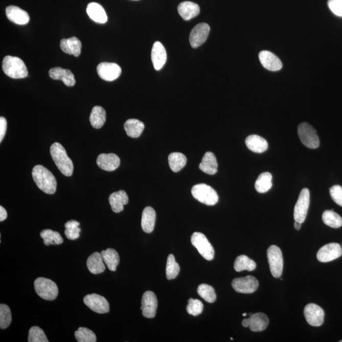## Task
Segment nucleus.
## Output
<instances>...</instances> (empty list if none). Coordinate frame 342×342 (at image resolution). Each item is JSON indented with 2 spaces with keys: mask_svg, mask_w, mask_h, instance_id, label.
<instances>
[{
  "mask_svg": "<svg viewBox=\"0 0 342 342\" xmlns=\"http://www.w3.org/2000/svg\"><path fill=\"white\" fill-rule=\"evenodd\" d=\"M33 178L38 187L47 194H54L57 190V180L49 169L37 165L32 171Z\"/></svg>",
  "mask_w": 342,
  "mask_h": 342,
  "instance_id": "1",
  "label": "nucleus"
},
{
  "mask_svg": "<svg viewBox=\"0 0 342 342\" xmlns=\"http://www.w3.org/2000/svg\"><path fill=\"white\" fill-rule=\"evenodd\" d=\"M50 154L60 171L65 176H71L73 173V161L69 157L67 152L59 143H54L50 147Z\"/></svg>",
  "mask_w": 342,
  "mask_h": 342,
  "instance_id": "2",
  "label": "nucleus"
},
{
  "mask_svg": "<svg viewBox=\"0 0 342 342\" xmlns=\"http://www.w3.org/2000/svg\"><path fill=\"white\" fill-rule=\"evenodd\" d=\"M3 71L7 76L13 79L25 78L28 76L27 67L20 58L7 56L3 60Z\"/></svg>",
  "mask_w": 342,
  "mask_h": 342,
  "instance_id": "3",
  "label": "nucleus"
},
{
  "mask_svg": "<svg viewBox=\"0 0 342 342\" xmlns=\"http://www.w3.org/2000/svg\"><path fill=\"white\" fill-rule=\"evenodd\" d=\"M34 289L41 298L46 301H54L58 294V286L51 280L45 278H38L34 281Z\"/></svg>",
  "mask_w": 342,
  "mask_h": 342,
  "instance_id": "4",
  "label": "nucleus"
},
{
  "mask_svg": "<svg viewBox=\"0 0 342 342\" xmlns=\"http://www.w3.org/2000/svg\"><path fill=\"white\" fill-rule=\"evenodd\" d=\"M192 194L196 200L207 206H214L218 202V195L213 188L208 185H195L192 188Z\"/></svg>",
  "mask_w": 342,
  "mask_h": 342,
  "instance_id": "5",
  "label": "nucleus"
},
{
  "mask_svg": "<svg viewBox=\"0 0 342 342\" xmlns=\"http://www.w3.org/2000/svg\"><path fill=\"white\" fill-rule=\"evenodd\" d=\"M298 135L304 146L310 149H315L320 147V139L317 132L311 124L302 123L298 127Z\"/></svg>",
  "mask_w": 342,
  "mask_h": 342,
  "instance_id": "6",
  "label": "nucleus"
},
{
  "mask_svg": "<svg viewBox=\"0 0 342 342\" xmlns=\"http://www.w3.org/2000/svg\"><path fill=\"white\" fill-rule=\"evenodd\" d=\"M270 271L273 277L279 278L282 277L283 269V258L282 250L278 246L271 245L267 249Z\"/></svg>",
  "mask_w": 342,
  "mask_h": 342,
  "instance_id": "7",
  "label": "nucleus"
},
{
  "mask_svg": "<svg viewBox=\"0 0 342 342\" xmlns=\"http://www.w3.org/2000/svg\"><path fill=\"white\" fill-rule=\"evenodd\" d=\"M191 242L197 249L198 253L208 261H212L214 257L213 245L203 233L195 232L191 237Z\"/></svg>",
  "mask_w": 342,
  "mask_h": 342,
  "instance_id": "8",
  "label": "nucleus"
},
{
  "mask_svg": "<svg viewBox=\"0 0 342 342\" xmlns=\"http://www.w3.org/2000/svg\"><path fill=\"white\" fill-rule=\"evenodd\" d=\"M310 204V192L307 188H304L300 193L298 201L294 209L293 217L295 221L303 223L306 219Z\"/></svg>",
  "mask_w": 342,
  "mask_h": 342,
  "instance_id": "9",
  "label": "nucleus"
},
{
  "mask_svg": "<svg viewBox=\"0 0 342 342\" xmlns=\"http://www.w3.org/2000/svg\"><path fill=\"white\" fill-rule=\"evenodd\" d=\"M84 303L93 311L99 314H105L110 311V305L107 300L99 294H89L84 297Z\"/></svg>",
  "mask_w": 342,
  "mask_h": 342,
  "instance_id": "10",
  "label": "nucleus"
},
{
  "mask_svg": "<svg viewBox=\"0 0 342 342\" xmlns=\"http://www.w3.org/2000/svg\"><path fill=\"white\" fill-rule=\"evenodd\" d=\"M232 287L238 293H253L258 289L259 282L253 276L237 278L233 280Z\"/></svg>",
  "mask_w": 342,
  "mask_h": 342,
  "instance_id": "11",
  "label": "nucleus"
},
{
  "mask_svg": "<svg viewBox=\"0 0 342 342\" xmlns=\"http://www.w3.org/2000/svg\"><path fill=\"white\" fill-rule=\"evenodd\" d=\"M304 314L307 322L312 327H320L324 322L325 312L316 304H307L305 307Z\"/></svg>",
  "mask_w": 342,
  "mask_h": 342,
  "instance_id": "12",
  "label": "nucleus"
},
{
  "mask_svg": "<svg viewBox=\"0 0 342 342\" xmlns=\"http://www.w3.org/2000/svg\"><path fill=\"white\" fill-rule=\"evenodd\" d=\"M211 28L208 24L200 23L195 26L190 34V43L193 49L203 44L208 39Z\"/></svg>",
  "mask_w": 342,
  "mask_h": 342,
  "instance_id": "13",
  "label": "nucleus"
},
{
  "mask_svg": "<svg viewBox=\"0 0 342 342\" xmlns=\"http://www.w3.org/2000/svg\"><path fill=\"white\" fill-rule=\"evenodd\" d=\"M269 319L267 315L262 312L256 314H249L247 319L243 320L242 325L243 327L250 328V330L254 332L262 331L268 327Z\"/></svg>",
  "mask_w": 342,
  "mask_h": 342,
  "instance_id": "14",
  "label": "nucleus"
},
{
  "mask_svg": "<svg viewBox=\"0 0 342 342\" xmlns=\"http://www.w3.org/2000/svg\"><path fill=\"white\" fill-rule=\"evenodd\" d=\"M341 255L342 248L340 244L330 243L320 249L317 254V258L321 262H328L339 258Z\"/></svg>",
  "mask_w": 342,
  "mask_h": 342,
  "instance_id": "15",
  "label": "nucleus"
},
{
  "mask_svg": "<svg viewBox=\"0 0 342 342\" xmlns=\"http://www.w3.org/2000/svg\"><path fill=\"white\" fill-rule=\"evenodd\" d=\"M97 73L103 80L113 81L120 77L122 70L117 63L102 62L98 65Z\"/></svg>",
  "mask_w": 342,
  "mask_h": 342,
  "instance_id": "16",
  "label": "nucleus"
},
{
  "mask_svg": "<svg viewBox=\"0 0 342 342\" xmlns=\"http://www.w3.org/2000/svg\"><path fill=\"white\" fill-rule=\"evenodd\" d=\"M158 306L157 296L152 291H147L143 294L142 300V313L147 318H153L156 315Z\"/></svg>",
  "mask_w": 342,
  "mask_h": 342,
  "instance_id": "17",
  "label": "nucleus"
},
{
  "mask_svg": "<svg viewBox=\"0 0 342 342\" xmlns=\"http://www.w3.org/2000/svg\"><path fill=\"white\" fill-rule=\"evenodd\" d=\"M152 61L156 71H160L163 69L167 61V52L164 45L159 41L155 42L153 45Z\"/></svg>",
  "mask_w": 342,
  "mask_h": 342,
  "instance_id": "18",
  "label": "nucleus"
},
{
  "mask_svg": "<svg viewBox=\"0 0 342 342\" xmlns=\"http://www.w3.org/2000/svg\"><path fill=\"white\" fill-rule=\"evenodd\" d=\"M97 163L100 169L106 171H113L120 166V158L114 153H102L97 158Z\"/></svg>",
  "mask_w": 342,
  "mask_h": 342,
  "instance_id": "19",
  "label": "nucleus"
},
{
  "mask_svg": "<svg viewBox=\"0 0 342 342\" xmlns=\"http://www.w3.org/2000/svg\"><path fill=\"white\" fill-rule=\"evenodd\" d=\"M260 62L264 68L270 71H278L283 67L282 61L271 52L262 51L259 55Z\"/></svg>",
  "mask_w": 342,
  "mask_h": 342,
  "instance_id": "20",
  "label": "nucleus"
},
{
  "mask_svg": "<svg viewBox=\"0 0 342 342\" xmlns=\"http://www.w3.org/2000/svg\"><path fill=\"white\" fill-rule=\"evenodd\" d=\"M6 15L11 22L18 25H26L29 22L30 17L27 12L16 6H9L6 9Z\"/></svg>",
  "mask_w": 342,
  "mask_h": 342,
  "instance_id": "21",
  "label": "nucleus"
},
{
  "mask_svg": "<svg viewBox=\"0 0 342 342\" xmlns=\"http://www.w3.org/2000/svg\"><path fill=\"white\" fill-rule=\"evenodd\" d=\"M50 78L54 80H61L67 86L75 85V78L70 70L61 67L52 68L49 71Z\"/></svg>",
  "mask_w": 342,
  "mask_h": 342,
  "instance_id": "22",
  "label": "nucleus"
},
{
  "mask_svg": "<svg viewBox=\"0 0 342 342\" xmlns=\"http://www.w3.org/2000/svg\"><path fill=\"white\" fill-rule=\"evenodd\" d=\"M86 12L89 17L94 22L105 24L107 22L108 17L103 7L96 2H92L87 5Z\"/></svg>",
  "mask_w": 342,
  "mask_h": 342,
  "instance_id": "23",
  "label": "nucleus"
},
{
  "mask_svg": "<svg viewBox=\"0 0 342 342\" xmlns=\"http://www.w3.org/2000/svg\"><path fill=\"white\" fill-rule=\"evenodd\" d=\"M177 11L185 20H190L200 14L199 5L192 2H184L177 7Z\"/></svg>",
  "mask_w": 342,
  "mask_h": 342,
  "instance_id": "24",
  "label": "nucleus"
},
{
  "mask_svg": "<svg viewBox=\"0 0 342 342\" xmlns=\"http://www.w3.org/2000/svg\"><path fill=\"white\" fill-rule=\"evenodd\" d=\"M81 42L76 37H72L69 39H62L60 41V49L65 54L73 55L78 57L81 52Z\"/></svg>",
  "mask_w": 342,
  "mask_h": 342,
  "instance_id": "25",
  "label": "nucleus"
},
{
  "mask_svg": "<svg viewBox=\"0 0 342 342\" xmlns=\"http://www.w3.org/2000/svg\"><path fill=\"white\" fill-rule=\"evenodd\" d=\"M108 200L114 213H119L124 210V206L128 204L129 198L126 192L121 190L112 193Z\"/></svg>",
  "mask_w": 342,
  "mask_h": 342,
  "instance_id": "26",
  "label": "nucleus"
},
{
  "mask_svg": "<svg viewBox=\"0 0 342 342\" xmlns=\"http://www.w3.org/2000/svg\"><path fill=\"white\" fill-rule=\"evenodd\" d=\"M245 144L252 152L257 153L266 152L268 148V143L266 140L257 134L250 135L246 138Z\"/></svg>",
  "mask_w": 342,
  "mask_h": 342,
  "instance_id": "27",
  "label": "nucleus"
},
{
  "mask_svg": "<svg viewBox=\"0 0 342 342\" xmlns=\"http://www.w3.org/2000/svg\"><path fill=\"white\" fill-rule=\"evenodd\" d=\"M156 213L154 209L151 207H147L143 211L142 217V227L143 232L152 233L154 230Z\"/></svg>",
  "mask_w": 342,
  "mask_h": 342,
  "instance_id": "28",
  "label": "nucleus"
},
{
  "mask_svg": "<svg viewBox=\"0 0 342 342\" xmlns=\"http://www.w3.org/2000/svg\"><path fill=\"white\" fill-rule=\"evenodd\" d=\"M218 168L216 156L213 152H208L204 155L199 165L201 171L209 175H214L216 173Z\"/></svg>",
  "mask_w": 342,
  "mask_h": 342,
  "instance_id": "29",
  "label": "nucleus"
},
{
  "mask_svg": "<svg viewBox=\"0 0 342 342\" xmlns=\"http://www.w3.org/2000/svg\"><path fill=\"white\" fill-rule=\"evenodd\" d=\"M105 262L101 253L92 254L87 260V267L92 274H100L105 271Z\"/></svg>",
  "mask_w": 342,
  "mask_h": 342,
  "instance_id": "30",
  "label": "nucleus"
},
{
  "mask_svg": "<svg viewBox=\"0 0 342 342\" xmlns=\"http://www.w3.org/2000/svg\"><path fill=\"white\" fill-rule=\"evenodd\" d=\"M124 128L128 136L136 139L142 134L145 124L138 119H130L124 123Z\"/></svg>",
  "mask_w": 342,
  "mask_h": 342,
  "instance_id": "31",
  "label": "nucleus"
},
{
  "mask_svg": "<svg viewBox=\"0 0 342 342\" xmlns=\"http://www.w3.org/2000/svg\"><path fill=\"white\" fill-rule=\"evenodd\" d=\"M101 255L108 269L111 271H116L120 262L118 252L113 248H107V250L102 251Z\"/></svg>",
  "mask_w": 342,
  "mask_h": 342,
  "instance_id": "32",
  "label": "nucleus"
},
{
  "mask_svg": "<svg viewBox=\"0 0 342 342\" xmlns=\"http://www.w3.org/2000/svg\"><path fill=\"white\" fill-rule=\"evenodd\" d=\"M106 121V112L100 106H95L93 108L90 114L89 121L95 129H100L104 125Z\"/></svg>",
  "mask_w": 342,
  "mask_h": 342,
  "instance_id": "33",
  "label": "nucleus"
},
{
  "mask_svg": "<svg viewBox=\"0 0 342 342\" xmlns=\"http://www.w3.org/2000/svg\"><path fill=\"white\" fill-rule=\"evenodd\" d=\"M272 175L268 172H263V173L260 174L255 184V188L257 192L260 193L268 192L272 188Z\"/></svg>",
  "mask_w": 342,
  "mask_h": 342,
  "instance_id": "34",
  "label": "nucleus"
},
{
  "mask_svg": "<svg viewBox=\"0 0 342 342\" xmlns=\"http://www.w3.org/2000/svg\"><path fill=\"white\" fill-rule=\"evenodd\" d=\"M168 161L171 170L177 172L181 171L186 166L187 158L181 153L174 152L169 155Z\"/></svg>",
  "mask_w": 342,
  "mask_h": 342,
  "instance_id": "35",
  "label": "nucleus"
},
{
  "mask_svg": "<svg viewBox=\"0 0 342 342\" xmlns=\"http://www.w3.org/2000/svg\"><path fill=\"white\" fill-rule=\"evenodd\" d=\"M256 262L249 258L247 256L242 255L236 259L234 263V269L236 271L241 272L246 270L253 271L256 268Z\"/></svg>",
  "mask_w": 342,
  "mask_h": 342,
  "instance_id": "36",
  "label": "nucleus"
},
{
  "mask_svg": "<svg viewBox=\"0 0 342 342\" xmlns=\"http://www.w3.org/2000/svg\"><path fill=\"white\" fill-rule=\"evenodd\" d=\"M40 236L44 241L45 245H60L63 242L62 236L57 232L51 230L42 231Z\"/></svg>",
  "mask_w": 342,
  "mask_h": 342,
  "instance_id": "37",
  "label": "nucleus"
},
{
  "mask_svg": "<svg viewBox=\"0 0 342 342\" xmlns=\"http://www.w3.org/2000/svg\"><path fill=\"white\" fill-rule=\"evenodd\" d=\"M323 221L326 225L332 228H339L342 226V218L333 210L326 211L322 216Z\"/></svg>",
  "mask_w": 342,
  "mask_h": 342,
  "instance_id": "38",
  "label": "nucleus"
},
{
  "mask_svg": "<svg viewBox=\"0 0 342 342\" xmlns=\"http://www.w3.org/2000/svg\"><path fill=\"white\" fill-rule=\"evenodd\" d=\"M197 292L201 298L209 303H214L216 300V294L213 286L207 284H201L198 286Z\"/></svg>",
  "mask_w": 342,
  "mask_h": 342,
  "instance_id": "39",
  "label": "nucleus"
},
{
  "mask_svg": "<svg viewBox=\"0 0 342 342\" xmlns=\"http://www.w3.org/2000/svg\"><path fill=\"white\" fill-rule=\"evenodd\" d=\"M180 271V267L177 263L174 255L168 256L166 264V277L168 280H173L177 277Z\"/></svg>",
  "mask_w": 342,
  "mask_h": 342,
  "instance_id": "40",
  "label": "nucleus"
},
{
  "mask_svg": "<svg viewBox=\"0 0 342 342\" xmlns=\"http://www.w3.org/2000/svg\"><path fill=\"white\" fill-rule=\"evenodd\" d=\"M75 337L79 342L97 341V336L94 331L84 327L79 328L75 331Z\"/></svg>",
  "mask_w": 342,
  "mask_h": 342,
  "instance_id": "41",
  "label": "nucleus"
},
{
  "mask_svg": "<svg viewBox=\"0 0 342 342\" xmlns=\"http://www.w3.org/2000/svg\"><path fill=\"white\" fill-rule=\"evenodd\" d=\"M12 313L10 307L7 305H0V328L2 330L7 328L11 324Z\"/></svg>",
  "mask_w": 342,
  "mask_h": 342,
  "instance_id": "42",
  "label": "nucleus"
},
{
  "mask_svg": "<svg viewBox=\"0 0 342 342\" xmlns=\"http://www.w3.org/2000/svg\"><path fill=\"white\" fill-rule=\"evenodd\" d=\"M29 342H48L46 335L43 330L38 327H33L29 331Z\"/></svg>",
  "mask_w": 342,
  "mask_h": 342,
  "instance_id": "43",
  "label": "nucleus"
},
{
  "mask_svg": "<svg viewBox=\"0 0 342 342\" xmlns=\"http://www.w3.org/2000/svg\"><path fill=\"white\" fill-rule=\"evenodd\" d=\"M203 306L202 302L199 300L190 299L187 307L188 313L197 316L202 312Z\"/></svg>",
  "mask_w": 342,
  "mask_h": 342,
  "instance_id": "44",
  "label": "nucleus"
},
{
  "mask_svg": "<svg viewBox=\"0 0 342 342\" xmlns=\"http://www.w3.org/2000/svg\"><path fill=\"white\" fill-rule=\"evenodd\" d=\"M331 198L338 206L342 207V187L340 185H334L330 188Z\"/></svg>",
  "mask_w": 342,
  "mask_h": 342,
  "instance_id": "45",
  "label": "nucleus"
},
{
  "mask_svg": "<svg viewBox=\"0 0 342 342\" xmlns=\"http://www.w3.org/2000/svg\"><path fill=\"white\" fill-rule=\"evenodd\" d=\"M328 5L334 14L342 17V0H329Z\"/></svg>",
  "mask_w": 342,
  "mask_h": 342,
  "instance_id": "46",
  "label": "nucleus"
},
{
  "mask_svg": "<svg viewBox=\"0 0 342 342\" xmlns=\"http://www.w3.org/2000/svg\"><path fill=\"white\" fill-rule=\"evenodd\" d=\"M81 229L79 227L69 228V229H65V235L68 239L74 240L78 239L80 237L79 235Z\"/></svg>",
  "mask_w": 342,
  "mask_h": 342,
  "instance_id": "47",
  "label": "nucleus"
},
{
  "mask_svg": "<svg viewBox=\"0 0 342 342\" xmlns=\"http://www.w3.org/2000/svg\"><path fill=\"white\" fill-rule=\"evenodd\" d=\"M7 128V122L6 119L4 117L0 118V142L3 141L5 134H6Z\"/></svg>",
  "mask_w": 342,
  "mask_h": 342,
  "instance_id": "48",
  "label": "nucleus"
},
{
  "mask_svg": "<svg viewBox=\"0 0 342 342\" xmlns=\"http://www.w3.org/2000/svg\"><path fill=\"white\" fill-rule=\"evenodd\" d=\"M79 225H80V223L79 222L72 220V221L66 222L65 227L66 229H69V228L79 227Z\"/></svg>",
  "mask_w": 342,
  "mask_h": 342,
  "instance_id": "49",
  "label": "nucleus"
},
{
  "mask_svg": "<svg viewBox=\"0 0 342 342\" xmlns=\"http://www.w3.org/2000/svg\"><path fill=\"white\" fill-rule=\"evenodd\" d=\"M7 217V212L5 210L4 208H3L2 206H0V221L2 222L5 221Z\"/></svg>",
  "mask_w": 342,
  "mask_h": 342,
  "instance_id": "50",
  "label": "nucleus"
},
{
  "mask_svg": "<svg viewBox=\"0 0 342 342\" xmlns=\"http://www.w3.org/2000/svg\"><path fill=\"white\" fill-rule=\"evenodd\" d=\"M302 223L301 222L295 221L294 223V227H295L296 230H300L301 228Z\"/></svg>",
  "mask_w": 342,
  "mask_h": 342,
  "instance_id": "51",
  "label": "nucleus"
},
{
  "mask_svg": "<svg viewBox=\"0 0 342 342\" xmlns=\"http://www.w3.org/2000/svg\"><path fill=\"white\" fill-rule=\"evenodd\" d=\"M246 315H247V314H246V313H243V314H242L243 316H244V317L246 316Z\"/></svg>",
  "mask_w": 342,
  "mask_h": 342,
  "instance_id": "52",
  "label": "nucleus"
},
{
  "mask_svg": "<svg viewBox=\"0 0 342 342\" xmlns=\"http://www.w3.org/2000/svg\"><path fill=\"white\" fill-rule=\"evenodd\" d=\"M341 245V248H342V244H341V245Z\"/></svg>",
  "mask_w": 342,
  "mask_h": 342,
  "instance_id": "53",
  "label": "nucleus"
},
{
  "mask_svg": "<svg viewBox=\"0 0 342 342\" xmlns=\"http://www.w3.org/2000/svg\"><path fill=\"white\" fill-rule=\"evenodd\" d=\"M134 1H138V0H134Z\"/></svg>",
  "mask_w": 342,
  "mask_h": 342,
  "instance_id": "54",
  "label": "nucleus"
},
{
  "mask_svg": "<svg viewBox=\"0 0 342 342\" xmlns=\"http://www.w3.org/2000/svg\"><path fill=\"white\" fill-rule=\"evenodd\" d=\"M340 342H342V340H341Z\"/></svg>",
  "mask_w": 342,
  "mask_h": 342,
  "instance_id": "55",
  "label": "nucleus"
}]
</instances>
